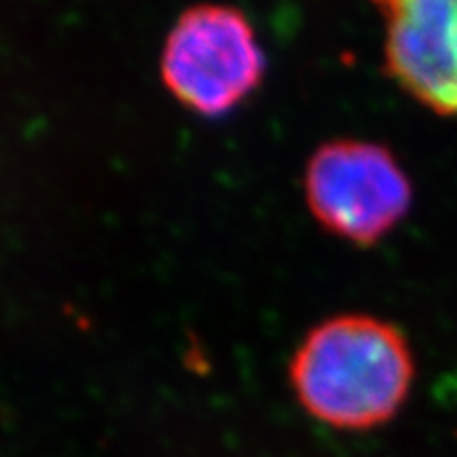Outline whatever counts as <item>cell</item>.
I'll use <instances>...</instances> for the list:
<instances>
[{
  "label": "cell",
  "instance_id": "obj_1",
  "mask_svg": "<svg viewBox=\"0 0 457 457\" xmlns=\"http://www.w3.org/2000/svg\"><path fill=\"white\" fill-rule=\"evenodd\" d=\"M290 386L313 420L337 430H373L407 403L415 358L403 330L369 313L313 327L290 360Z\"/></svg>",
  "mask_w": 457,
  "mask_h": 457
},
{
  "label": "cell",
  "instance_id": "obj_2",
  "mask_svg": "<svg viewBox=\"0 0 457 457\" xmlns=\"http://www.w3.org/2000/svg\"><path fill=\"white\" fill-rule=\"evenodd\" d=\"M159 71L187 111L220 119L253 98L265 79L267 60L244 11L202 3L188 7L171 26Z\"/></svg>",
  "mask_w": 457,
  "mask_h": 457
},
{
  "label": "cell",
  "instance_id": "obj_3",
  "mask_svg": "<svg viewBox=\"0 0 457 457\" xmlns=\"http://www.w3.org/2000/svg\"><path fill=\"white\" fill-rule=\"evenodd\" d=\"M305 202L324 231L369 248L409 214L413 185L387 146L337 138L318 146L307 162Z\"/></svg>",
  "mask_w": 457,
  "mask_h": 457
},
{
  "label": "cell",
  "instance_id": "obj_4",
  "mask_svg": "<svg viewBox=\"0 0 457 457\" xmlns=\"http://www.w3.org/2000/svg\"><path fill=\"white\" fill-rule=\"evenodd\" d=\"M384 21V64L404 94L457 119V0H370Z\"/></svg>",
  "mask_w": 457,
  "mask_h": 457
}]
</instances>
